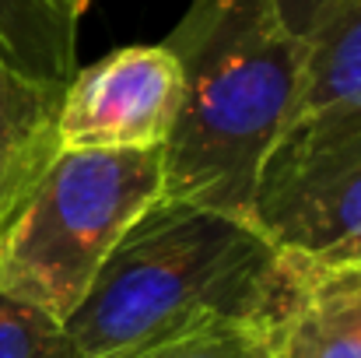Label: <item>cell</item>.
<instances>
[{"label": "cell", "instance_id": "8fae6325", "mask_svg": "<svg viewBox=\"0 0 361 358\" xmlns=\"http://www.w3.org/2000/svg\"><path fill=\"white\" fill-rule=\"evenodd\" d=\"M0 358H78L63 323L0 292Z\"/></svg>", "mask_w": 361, "mask_h": 358}, {"label": "cell", "instance_id": "277c9868", "mask_svg": "<svg viewBox=\"0 0 361 358\" xmlns=\"http://www.w3.org/2000/svg\"><path fill=\"white\" fill-rule=\"evenodd\" d=\"M183 109V71L165 42L120 46L78 67L56 109L60 151L165 148Z\"/></svg>", "mask_w": 361, "mask_h": 358}, {"label": "cell", "instance_id": "52a82bcc", "mask_svg": "<svg viewBox=\"0 0 361 358\" xmlns=\"http://www.w3.org/2000/svg\"><path fill=\"white\" fill-rule=\"evenodd\" d=\"M288 267L291 292L267 327V358H361V267Z\"/></svg>", "mask_w": 361, "mask_h": 358}, {"label": "cell", "instance_id": "5b68a950", "mask_svg": "<svg viewBox=\"0 0 361 358\" xmlns=\"http://www.w3.org/2000/svg\"><path fill=\"white\" fill-rule=\"evenodd\" d=\"M252 222L305 267H361V137L256 190Z\"/></svg>", "mask_w": 361, "mask_h": 358}, {"label": "cell", "instance_id": "4fadbf2b", "mask_svg": "<svg viewBox=\"0 0 361 358\" xmlns=\"http://www.w3.org/2000/svg\"><path fill=\"white\" fill-rule=\"evenodd\" d=\"M60 4H63V7H71V11L81 18V14L88 11V4H92V0H60Z\"/></svg>", "mask_w": 361, "mask_h": 358}, {"label": "cell", "instance_id": "7c38bea8", "mask_svg": "<svg viewBox=\"0 0 361 358\" xmlns=\"http://www.w3.org/2000/svg\"><path fill=\"white\" fill-rule=\"evenodd\" d=\"M330 4H334V0H277V11H281L284 25H288L298 39H305Z\"/></svg>", "mask_w": 361, "mask_h": 358}, {"label": "cell", "instance_id": "8992f818", "mask_svg": "<svg viewBox=\"0 0 361 358\" xmlns=\"http://www.w3.org/2000/svg\"><path fill=\"white\" fill-rule=\"evenodd\" d=\"M361 137V0H334L305 35L291 117L263 162L259 186ZM256 186V190H259Z\"/></svg>", "mask_w": 361, "mask_h": 358}, {"label": "cell", "instance_id": "ba28073f", "mask_svg": "<svg viewBox=\"0 0 361 358\" xmlns=\"http://www.w3.org/2000/svg\"><path fill=\"white\" fill-rule=\"evenodd\" d=\"M63 88L25 78L0 53V218L56 158V109Z\"/></svg>", "mask_w": 361, "mask_h": 358}, {"label": "cell", "instance_id": "7a4b0ae2", "mask_svg": "<svg viewBox=\"0 0 361 358\" xmlns=\"http://www.w3.org/2000/svg\"><path fill=\"white\" fill-rule=\"evenodd\" d=\"M165 46L183 71V109L161 197L252 218L263 162L298 95L305 39L277 0H193Z\"/></svg>", "mask_w": 361, "mask_h": 358}, {"label": "cell", "instance_id": "5bb4252c", "mask_svg": "<svg viewBox=\"0 0 361 358\" xmlns=\"http://www.w3.org/2000/svg\"><path fill=\"white\" fill-rule=\"evenodd\" d=\"M259 358H267V345H263V352H259Z\"/></svg>", "mask_w": 361, "mask_h": 358}, {"label": "cell", "instance_id": "6da1fadb", "mask_svg": "<svg viewBox=\"0 0 361 358\" xmlns=\"http://www.w3.org/2000/svg\"><path fill=\"white\" fill-rule=\"evenodd\" d=\"M291 267L252 218L158 197L63 323L78 358H123L204 323L270 327Z\"/></svg>", "mask_w": 361, "mask_h": 358}, {"label": "cell", "instance_id": "3957f363", "mask_svg": "<svg viewBox=\"0 0 361 358\" xmlns=\"http://www.w3.org/2000/svg\"><path fill=\"white\" fill-rule=\"evenodd\" d=\"M161 183L165 148L56 151L0 218V292L67 323Z\"/></svg>", "mask_w": 361, "mask_h": 358}, {"label": "cell", "instance_id": "9c48e42d", "mask_svg": "<svg viewBox=\"0 0 361 358\" xmlns=\"http://www.w3.org/2000/svg\"><path fill=\"white\" fill-rule=\"evenodd\" d=\"M78 21L60 0H0V53L25 78L63 88L78 71Z\"/></svg>", "mask_w": 361, "mask_h": 358}, {"label": "cell", "instance_id": "30bf717a", "mask_svg": "<svg viewBox=\"0 0 361 358\" xmlns=\"http://www.w3.org/2000/svg\"><path fill=\"white\" fill-rule=\"evenodd\" d=\"M267 345V327L252 323H204L165 341H154L123 358H259Z\"/></svg>", "mask_w": 361, "mask_h": 358}]
</instances>
